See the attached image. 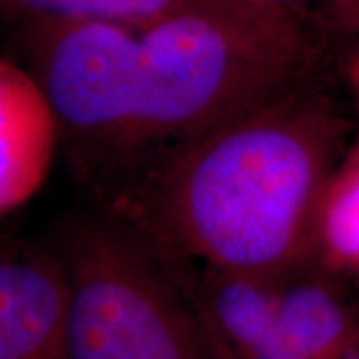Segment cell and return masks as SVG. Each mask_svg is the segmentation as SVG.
<instances>
[{
  "label": "cell",
  "mask_w": 359,
  "mask_h": 359,
  "mask_svg": "<svg viewBox=\"0 0 359 359\" xmlns=\"http://www.w3.org/2000/svg\"><path fill=\"white\" fill-rule=\"evenodd\" d=\"M16 42L70 150L120 188L323 58L316 30L250 0H198L148 25H18Z\"/></svg>",
  "instance_id": "6da1fadb"
},
{
  "label": "cell",
  "mask_w": 359,
  "mask_h": 359,
  "mask_svg": "<svg viewBox=\"0 0 359 359\" xmlns=\"http://www.w3.org/2000/svg\"><path fill=\"white\" fill-rule=\"evenodd\" d=\"M351 120L302 78L180 144L112 196V216L156 254L290 278L311 268L313 218Z\"/></svg>",
  "instance_id": "7a4b0ae2"
},
{
  "label": "cell",
  "mask_w": 359,
  "mask_h": 359,
  "mask_svg": "<svg viewBox=\"0 0 359 359\" xmlns=\"http://www.w3.org/2000/svg\"><path fill=\"white\" fill-rule=\"evenodd\" d=\"M56 252L74 359H219L180 283L122 219H76Z\"/></svg>",
  "instance_id": "3957f363"
},
{
  "label": "cell",
  "mask_w": 359,
  "mask_h": 359,
  "mask_svg": "<svg viewBox=\"0 0 359 359\" xmlns=\"http://www.w3.org/2000/svg\"><path fill=\"white\" fill-rule=\"evenodd\" d=\"M160 259L190 299L219 359H299L283 341L278 325V297L285 278L219 271L172 257Z\"/></svg>",
  "instance_id": "277c9868"
},
{
  "label": "cell",
  "mask_w": 359,
  "mask_h": 359,
  "mask_svg": "<svg viewBox=\"0 0 359 359\" xmlns=\"http://www.w3.org/2000/svg\"><path fill=\"white\" fill-rule=\"evenodd\" d=\"M0 359H74L60 254L16 245L0 262Z\"/></svg>",
  "instance_id": "5b68a950"
},
{
  "label": "cell",
  "mask_w": 359,
  "mask_h": 359,
  "mask_svg": "<svg viewBox=\"0 0 359 359\" xmlns=\"http://www.w3.org/2000/svg\"><path fill=\"white\" fill-rule=\"evenodd\" d=\"M62 124L34 72L14 56L0 60V212L28 204L48 178Z\"/></svg>",
  "instance_id": "8992f818"
},
{
  "label": "cell",
  "mask_w": 359,
  "mask_h": 359,
  "mask_svg": "<svg viewBox=\"0 0 359 359\" xmlns=\"http://www.w3.org/2000/svg\"><path fill=\"white\" fill-rule=\"evenodd\" d=\"M346 283L318 268L282 282L278 325L299 359H344L359 344V304Z\"/></svg>",
  "instance_id": "52a82bcc"
},
{
  "label": "cell",
  "mask_w": 359,
  "mask_h": 359,
  "mask_svg": "<svg viewBox=\"0 0 359 359\" xmlns=\"http://www.w3.org/2000/svg\"><path fill=\"white\" fill-rule=\"evenodd\" d=\"M311 245V268L359 282V134L323 186Z\"/></svg>",
  "instance_id": "ba28073f"
},
{
  "label": "cell",
  "mask_w": 359,
  "mask_h": 359,
  "mask_svg": "<svg viewBox=\"0 0 359 359\" xmlns=\"http://www.w3.org/2000/svg\"><path fill=\"white\" fill-rule=\"evenodd\" d=\"M198 0H0L14 26L30 22L148 25Z\"/></svg>",
  "instance_id": "9c48e42d"
},
{
  "label": "cell",
  "mask_w": 359,
  "mask_h": 359,
  "mask_svg": "<svg viewBox=\"0 0 359 359\" xmlns=\"http://www.w3.org/2000/svg\"><path fill=\"white\" fill-rule=\"evenodd\" d=\"M290 14L320 36L359 39V0H250Z\"/></svg>",
  "instance_id": "30bf717a"
},
{
  "label": "cell",
  "mask_w": 359,
  "mask_h": 359,
  "mask_svg": "<svg viewBox=\"0 0 359 359\" xmlns=\"http://www.w3.org/2000/svg\"><path fill=\"white\" fill-rule=\"evenodd\" d=\"M344 82H346L347 94L351 100L353 116H355V130L359 134V39L355 40L351 52L347 54L344 65Z\"/></svg>",
  "instance_id": "8fae6325"
},
{
  "label": "cell",
  "mask_w": 359,
  "mask_h": 359,
  "mask_svg": "<svg viewBox=\"0 0 359 359\" xmlns=\"http://www.w3.org/2000/svg\"><path fill=\"white\" fill-rule=\"evenodd\" d=\"M344 359H359V344L353 347V349H351V351H349V353H347Z\"/></svg>",
  "instance_id": "7c38bea8"
}]
</instances>
